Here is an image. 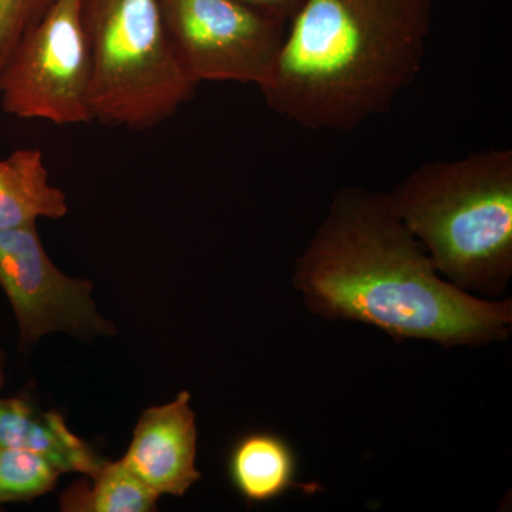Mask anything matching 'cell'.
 Wrapping results in <instances>:
<instances>
[{"instance_id":"obj_10","label":"cell","mask_w":512,"mask_h":512,"mask_svg":"<svg viewBox=\"0 0 512 512\" xmlns=\"http://www.w3.org/2000/svg\"><path fill=\"white\" fill-rule=\"evenodd\" d=\"M229 481L249 504H268L293 488H305L296 480L298 457L281 434L255 430L239 437L227 458Z\"/></svg>"},{"instance_id":"obj_15","label":"cell","mask_w":512,"mask_h":512,"mask_svg":"<svg viewBox=\"0 0 512 512\" xmlns=\"http://www.w3.org/2000/svg\"><path fill=\"white\" fill-rule=\"evenodd\" d=\"M241 2L285 20V22H291L293 16L302 8L305 0H241Z\"/></svg>"},{"instance_id":"obj_4","label":"cell","mask_w":512,"mask_h":512,"mask_svg":"<svg viewBox=\"0 0 512 512\" xmlns=\"http://www.w3.org/2000/svg\"><path fill=\"white\" fill-rule=\"evenodd\" d=\"M92 121L146 130L170 119L198 83L171 42L158 0H82Z\"/></svg>"},{"instance_id":"obj_9","label":"cell","mask_w":512,"mask_h":512,"mask_svg":"<svg viewBox=\"0 0 512 512\" xmlns=\"http://www.w3.org/2000/svg\"><path fill=\"white\" fill-rule=\"evenodd\" d=\"M0 446L45 458L60 474L92 476L104 463L86 440L74 434L62 414L43 410L32 394H0Z\"/></svg>"},{"instance_id":"obj_12","label":"cell","mask_w":512,"mask_h":512,"mask_svg":"<svg viewBox=\"0 0 512 512\" xmlns=\"http://www.w3.org/2000/svg\"><path fill=\"white\" fill-rule=\"evenodd\" d=\"M158 495L131 473L123 461H107L92 476H83L59 498L64 512H150Z\"/></svg>"},{"instance_id":"obj_11","label":"cell","mask_w":512,"mask_h":512,"mask_svg":"<svg viewBox=\"0 0 512 512\" xmlns=\"http://www.w3.org/2000/svg\"><path fill=\"white\" fill-rule=\"evenodd\" d=\"M69 212L66 194L50 184L39 148H22L0 160V231L60 220Z\"/></svg>"},{"instance_id":"obj_7","label":"cell","mask_w":512,"mask_h":512,"mask_svg":"<svg viewBox=\"0 0 512 512\" xmlns=\"http://www.w3.org/2000/svg\"><path fill=\"white\" fill-rule=\"evenodd\" d=\"M0 288L18 323L20 349L52 333L82 340L116 335L97 309L92 282L53 264L36 225L0 231Z\"/></svg>"},{"instance_id":"obj_13","label":"cell","mask_w":512,"mask_h":512,"mask_svg":"<svg viewBox=\"0 0 512 512\" xmlns=\"http://www.w3.org/2000/svg\"><path fill=\"white\" fill-rule=\"evenodd\" d=\"M60 476V471L45 458L0 446V507L43 497L55 490Z\"/></svg>"},{"instance_id":"obj_2","label":"cell","mask_w":512,"mask_h":512,"mask_svg":"<svg viewBox=\"0 0 512 512\" xmlns=\"http://www.w3.org/2000/svg\"><path fill=\"white\" fill-rule=\"evenodd\" d=\"M436 0H305L266 106L308 130L348 133L387 113L421 70Z\"/></svg>"},{"instance_id":"obj_5","label":"cell","mask_w":512,"mask_h":512,"mask_svg":"<svg viewBox=\"0 0 512 512\" xmlns=\"http://www.w3.org/2000/svg\"><path fill=\"white\" fill-rule=\"evenodd\" d=\"M82 0H56L0 72V100L19 119L56 126L92 121L90 53Z\"/></svg>"},{"instance_id":"obj_1","label":"cell","mask_w":512,"mask_h":512,"mask_svg":"<svg viewBox=\"0 0 512 512\" xmlns=\"http://www.w3.org/2000/svg\"><path fill=\"white\" fill-rule=\"evenodd\" d=\"M292 284L313 315L373 326L397 342L478 348L511 333V299L490 301L444 279L382 192L335 195Z\"/></svg>"},{"instance_id":"obj_8","label":"cell","mask_w":512,"mask_h":512,"mask_svg":"<svg viewBox=\"0 0 512 512\" xmlns=\"http://www.w3.org/2000/svg\"><path fill=\"white\" fill-rule=\"evenodd\" d=\"M197 454V416L184 390L173 402L141 413L120 460L158 497H183L201 480Z\"/></svg>"},{"instance_id":"obj_3","label":"cell","mask_w":512,"mask_h":512,"mask_svg":"<svg viewBox=\"0 0 512 512\" xmlns=\"http://www.w3.org/2000/svg\"><path fill=\"white\" fill-rule=\"evenodd\" d=\"M444 279L497 296L512 275V150L420 165L390 194Z\"/></svg>"},{"instance_id":"obj_6","label":"cell","mask_w":512,"mask_h":512,"mask_svg":"<svg viewBox=\"0 0 512 512\" xmlns=\"http://www.w3.org/2000/svg\"><path fill=\"white\" fill-rule=\"evenodd\" d=\"M158 2L177 55L198 83L261 87L269 79L288 22L241 0Z\"/></svg>"},{"instance_id":"obj_16","label":"cell","mask_w":512,"mask_h":512,"mask_svg":"<svg viewBox=\"0 0 512 512\" xmlns=\"http://www.w3.org/2000/svg\"><path fill=\"white\" fill-rule=\"evenodd\" d=\"M6 365H8V355L0 346V393H2L3 386L6 383Z\"/></svg>"},{"instance_id":"obj_14","label":"cell","mask_w":512,"mask_h":512,"mask_svg":"<svg viewBox=\"0 0 512 512\" xmlns=\"http://www.w3.org/2000/svg\"><path fill=\"white\" fill-rule=\"evenodd\" d=\"M56 0H0V72Z\"/></svg>"}]
</instances>
